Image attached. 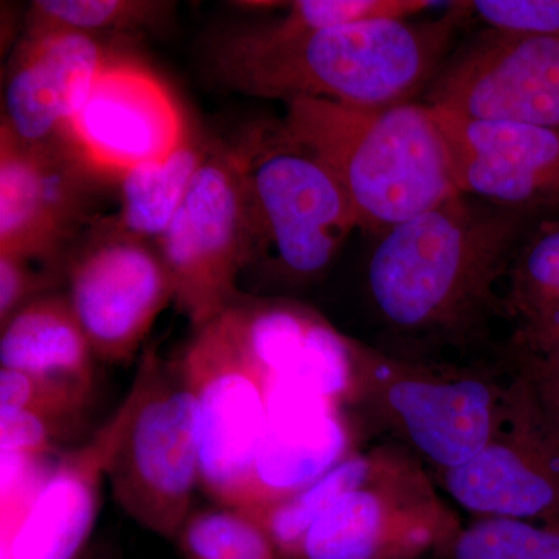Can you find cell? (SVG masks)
<instances>
[{
  "label": "cell",
  "instance_id": "cell-29",
  "mask_svg": "<svg viewBox=\"0 0 559 559\" xmlns=\"http://www.w3.org/2000/svg\"><path fill=\"white\" fill-rule=\"evenodd\" d=\"M488 31L559 39V0H474L463 2Z\"/></svg>",
  "mask_w": 559,
  "mask_h": 559
},
{
  "label": "cell",
  "instance_id": "cell-3",
  "mask_svg": "<svg viewBox=\"0 0 559 559\" xmlns=\"http://www.w3.org/2000/svg\"><path fill=\"white\" fill-rule=\"evenodd\" d=\"M283 134L318 157L347 194L358 229L374 235L460 197L447 140L429 105L358 108L285 103Z\"/></svg>",
  "mask_w": 559,
  "mask_h": 559
},
{
  "label": "cell",
  "instance_id": "cell-15",
  "mask_svg": "<svg viewBox=\"0 0 559 559\" xmlns=\"http://www.w3.org/2000/svg\"><path fill=\"white\" fill-rule=\"evenodd\" d=\"M432 109L460 194L530 218L559 212V131Z\"/></svg>",
  "mask_w": 559,
  "mask_h": 559
},
{
  "label": "cell",
  "instance_id": "cell-17",
  "mask_svg": "<svg viewBox=\"0 0 559 559\" xmlns=\"http://www.w3.org/2000/svg\"><path fill=\"white\" fill-rule=\"evenodd\" d=\"M266 385V425L241 511L288 498L352 454L347 412L337 401L277 378Z\"/></svg>",
  "mask_w": 559,
  "mask_h": 559
},
{
  "label": "cell",
  "instance_id": "cell-14",
  "mask_svg": "<svg viewBox=\"0 0 559 559\" xmlns=\"http://www.w3.org/2000/svg\"><path fill=\"white\" fill-rule=\"evenodd\" d=\"M437 477L452 502L474 518L559 527V441L525 381L520 404L498 436L468 462Z\"/></svg>",
  "mask_w": 559,
  "mask_h": 559
},
{
  "label": "cell",
  "instance_id": "cell-24",
  "mask_svg": "<svg viewBox=\"0 0 559 559\" xmlns=\"http://www.w3.org/2000/svg\"><path fill=\"white\" fill-rule=\"evenodd\" d=\"M507 310L516 323L559 314V219H543L522 242L511 263Z\"/></svg>",
  "mask_w": 559,
  "mask_h": 559
},
{
  "label": "cell",
  "instance_id": "cell-25",
  "mask_svg": "<svg viewBox=\"0 0 559 559\" xmlns=\"http://www.w3.org/2000/svg\"><path fill=\"white\" fill-rule=\"evenodd\" d=\"M165 2L142 0H38L28 9L25 35L69 32L98 36L153 27L168 16Z\"/></svg>",
  "mask_w": 559,
  "mask_h": 559
},
{
  "label": "cell",
  "instance_id": "cell-12",
  "mask_svg": "<svg viewBox=\"0 0 559 559\" xmlns=\"http://www.w3.org/2000/svg\"><path fill=\"white\" fill-rule=\"evenodd\" d=\"M428 105L559 131V39L481 33L440 70Z\"/></svg>",
  "mask_w": 559,
  "mask_h": 559
},
{
  "label": "cell",
  "instance_id": "cell-4",
  "mask_svg": "<svg viewBox=\"0 0 559 559\" xmlns=\"http://www.w3.org/2000/svg\"><path fill=\"white\" fill-rule=\"evenodd\" d=\"M522 392V378L499 359L409 358L353 340L341 407L358 412L439 476L498 436Z\"/></svg>",
  "mask_w": 559,
  "mask_h": 559
},
{
  "label": "cell",
  "instance_id": "cell-27",
  "mask_svg": "<svg viewBox=\"0 0 559 559\" xmlns=\"http://www.w3.org/2000/svg\"><path fill=\"white\" fill-rule=\"evenodd\" d=\"M285 16L272 22L280 31H322L360 22L412 20L429 10V0H297Z\"/></svg>",
  "mask_w": 559,
  "mask_h": 559
},
{
  "label": "cell",
  "instance_id": "cell-11",
  "mask_svg": "<svg viewBox=\"0 0 559 559\" xmlns=\"http://www.w3.org/2000/svg\"><path fill=\"white\" fill-rule=\"evenodd\" d=\"M182 110L150 69L114 57L70 121L64 142L100 178L165 159L186 140Z\"/></svg>",
  "mask_w": 559,
  "mask_h": 559
},
{
  "label": "cell",
  "instance_id": "cell-21",
  "mask_svg": "<svg viewBox=\"0 0 559 559\" xmlns=\"http://www.w3.org/2000/svg\"><path fill=\"white\" fill-rule=\"evenodd\" d=\"M210 151L189 132L170 156L120 176V213L116 223L119 229L138 240H159L189 194Z\"/></svg>",
  "mask_w": 559,
  "mask_h": 559
},
{
  "label": "cell",
  "instance_id": "cell-9",
  "mask_svg": "<svg viewBox=\"0 0 559 559\" xmlns=\"http://www.w3.org/2000/svg\"><path fill=\"white\" fill-rule=\"evenodd\" d=\"M421 463L385 447L377 473L320 516L285 559H411L457 527Z\"/></svg>",
  "mask_w": 559,
  "mask_h": 559
},
{
  "label": "cell",
  "instance_id": "cell-5",
  "mask_svg": "<svg viewBox=\"0 0 559 559\" xmlns=\"http://www.w3.org/2000/svg\"><path fill=\"white\" fill-rule=\"evenodd\" d=\"M134 406L106 480L121 510L165 539L178 538L201 487V423L178 362L145 353L131 385Z\"/></svg>",
  "mask_w": 559,
  "mask_h": 559
},
{
  "label": "cell",
  "instance_id": "cell-1",
  "mask_svg": "<svg viewBox=\"0 0 559 559\" xmlns=\"http://www.w3.org/2000/svg\"><path fill=\"white\" fill-rule=\"evenodd\" d=\"M533 218L460 197L381 235L367 266V294L390 340L384 352L460 360L487 345L510 319L500 285L509 278Z\"/></svg>",
  "mask_w": 559,
  "mask_h": 559
},
{
  "label": "cell",
  "instance_id": "cell-32",
  "mask_svg": "<svg viewBox=\"0 0 559 559\" xmlns=\"http://www.w3.org/2000/svg\"><path fill=\"white\" fill-rule=\"evenodd\" d=\"M57 270L39 261L0 255V326L28 301L49 294Z\"/></svg>",
  "mask_w": 559,
  "mask_h": 559
},
{
  "label": "cell",
  "instance_id": "cell-22",
  "mask_svg": "<svg viewBox=\"0 0 559 559\" xmlns=\"http://www.w3.org/2000/svg\"><path fill=\"white\" fill-rule=\"evenodd\" d=\"M384 450L385 447L352 452L319 479L288 498L245 513L264 530L278 558L285 559L320 516L373 477Z\"/></svg>",
  "mask_w": 559,
  "mask_h": 559
},
{
  "label": "cell",
  "instance_id": "cell-6",
  "mask_svg": "<svg viewBox=\"0 0 559 559\" xmlns=\"http://www.w3.org/2000/svg\"><path fill=\"white\" fill-rule=\"evenodd\" d=\"M157 241L175 286V304L194 330L245 296L238 278L257 259L245 138L237 145L213 146L170 227Z\"/></svg>",
  "mask_w": 559,
  "mask_h": 559
},
{
  "label": "cell",
  "instance_id": "cell-20",
  "mask_svg": "<svg viewBox=\"0 0 559 559\" xmlns=\"http://www.w3.org/2000/svg\"><path fill=\"white\" fill-rule=\"evenodd\" d=\"M94 359L68 294H44L2 326V369L64 378L92 389Z\"/></svg>",
  "mask_w": 559,
  "mask_h": 559
},
{
  "label": "cell",
  "instance_id": "cell-31",
  "mask_svg": "<svg viewBox=\"0 0 559 559\" xmlns=\"http://www.w3.org/2000/svg\"><path fill=\"white\" fill-rule=\"evenodd\" d=\"M72 423L27 411H0V452L57 457L58 443Z\"/></svg>",
  "mask_w": 559,
  "mask_h": 559
},
{
  "label": "cell",
  "instance_id": "cell-13",
  "mask_svg": "<svg viewBox=\"0 0 559 559\" xmlns=\"http://www.w3.org/2000/svg\"><path fill=\"white\" fill-rule=\"evenodd\" d=\"M64 140L20 142L0 130V255L57 267L86 218L94 179Z\"/></svg>",
  "mask_w": 559,
  "mask_h": 559
},
{
  "label": "cell",
  "instance_id": "cell-8",
  "mask_svg": "<svg viewBox=\"0 0 559 559\" xmlns=\"http://www.w3.org/2000/svg\"><path fill=\"white\" fill-rule=\"evenodd\" d=\"M176 362L200 409V488L238 509L266 425V378L223 314L194 330Z\"/></svg>",
  "mask_w": 559,
  "mask_h": 559
},
{
  "label": "cell",
  "instance_id": "cell-19",
  "mask_svg": "<svg viewBox=\"0 0 559 559\" xmlns=\"http://www.w3.org/2000/svg\"><path fill=\"white\" fill-rule=\"evenodd\" d=\"M264 378L296 382L342 404L353 337L296 300L242 296L223 312Z\"/></svg>",
  "mask_w": 559,
  "mask_h": 559
},
{
  "label": "cell",
  "instance_id": "cell-26",
  "mask_svg": "<svg viewBox=\"0 0 559 559\" xmlns=\"http://www.w3.org/2000/svg\"><path fill=\"white\" fill-rule=\"evenodd\" d=\"M176 543L183 559H280L249 514L223 506L193 510Z\"/></svg>",
  "mask_w": 559,
  "mask_h": 559
},
{
  "label": "cell",
  "instance_id": "cell-30",
  "mask_svg": "<svg viewBox=\"0 0 559 559\" xmlns=\"http://www.w3.org/2000/svg\"><path fill=\"white\" fill-rule=\"evenodd\" d=\"M498 359L525 380H559V326L514 323L498 347Z\"/></svg>",
  "mask_w": 559,
  "mask_h": 559
},
{
  "label": "cell",
  "instance_id": "cell-33",
  "mask_svg": "<svg viewBox=\"0 0 559 559\" xmlns=\"http://www.w3.org/2000/svg\"><path fill=\"white\" fill-rule=\"evenodd\" d=\"M522 380L527 382L544 421L549 426L555 439L559 441V380H550V378H540V380L522 378Z\"/></svg>",
  "mask_w": 559,
  "mask_h": 559
},
{
  "label": "cell",
  "instance_id": "cell-34",
  "mask_svg": "<svg viewBox=\"0 0 559 559\" xmlns=\"http://www.w3.org/2000/svg\"><path fill=\"white\" fill-rule=\"evenodd\" d=\"M536 323V325H549V326H559V314L551 316V318L546 320H539V322H528Z\"/></svg>",
  "mask_w": 559,
  "mask_h": 559
},
{
  "label": "cell",
  "instance_id": "cell-35",
  "mask_svg": "<svg viewBox=\"0 0 559 559\" xmlns=\"http://www.w3.org/2000/svg\"><path fill=\"white\" fill-rule=\"evenodd\" d=\"M426 558V555L425 557H419V558H411V559H425Z\"/></svg>",
  "mask_w": 559,
  "mask_h": 559
},
{
  "label": "cell",
  "instance_id": "cell-23",
  "mask_svg": "<svg viewBox=\"0 0 559 559\" xmlns=\"http://www.w3.org/2000/svg\"><path fill=\"white\" fill-rule=\"evenodd\" d=\"M425 559H559V527L506 518H474Z\"/></svg>",
  "mask_w": 559,
  "mask_h": 559
},
{
  "label": "cell",
  "instance_id": "cell-2",
  "mask_svg": "<svg viewBox=\"0 0 559 559\" xmlns=\"http://www.w3.org/2000/svg\"><path fill=\"white\" fill-rule=\"evenodd\" d=\"M465 16L463 2H455L437 21L382 20L299 32L263 25L219 40L210 61L224 86L253 97L384 108L409 103L436 80Z\"/></svg>",
  "mask_w": 559,
  "mask_h": 559
},
{
  "label": "cell",
  "instance_id": "cell-18",
  "mask_svg": "<svg viewBox=\"0 0 559 559\" xmlns=\"http://www.w3.org/2000/svg\"><path fill=\"white\" fill-rule=\"evenodd\" d=\"M112 58L95 36L25 35L7 76L3 130L31 145L64 140L70 121Z\"/></svg>",
  "mask_w": 559,
  "mask_h": 559
},
{
  "label": "cell",
  "instance_id": "cell-10",
  "mask_svg": "<svg viewBox=\"0 0 559 559\" xmlns=\"http://www.w3.org/2000/svg\"><path fill=\"white\" fill-rule=\"evenodd\" d=\"M68 297L92 352L105 362L138 353L160 312L175 301V286L156 249L117 224L79 250L66 267Z\"/></svg>",
  "mask_w": 559,
  "mask_h": 559
},
{
  "label": "cell",
  "instance_id": "cell-7",
  "mask_svg": "<svg viewBox=\"0 0 559 559\" xmlns=\"http://www.w3.org/2000/svg\"><path fill=\"white\" fill-rule=\"evenodd\" d=\"M257 255L290 283L318 277L353 230L355 210L329 168L277 128L245 135Z\"/></svg>",
  "mask_w": 559,
  "mask_h": 559
},
{
  "label": "cell",
  "instance_id": "cell-28",
  "mask_svg": "<svg viewBox=\"0 0 559 559\" xmlns=\"http://www.w3.org/2000/svg\"><path fill=\"white\" fill-rule=\"evenodd\" d=\"M92 389L80 382L0 367V411H27L49 417H81Z\"/></svg>",
  "mask_w": 559,
  "mask_h": 559
},
{
  "label": "cell",
  "instance_id": "cell-16",
  "mask_svg": "<svg viewBox=\"0 0 559 559\" xmlns=\"http://www.w3.org/2000/svg\"><path fill=\"white\" fill-rule=\"evenodd\" d=\"M134 406L130 389L86 443L55 460L27 509L2 527V559H80L100 511L110 457Z\"/></svg>",
  "mask_w": 559,
  "mask_h": 559
}]
</instances>
